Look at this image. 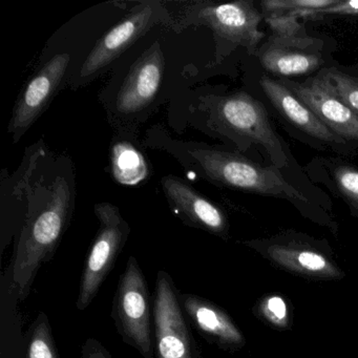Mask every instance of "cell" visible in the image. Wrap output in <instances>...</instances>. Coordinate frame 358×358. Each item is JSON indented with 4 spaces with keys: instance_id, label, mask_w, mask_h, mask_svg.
<instances>
[{
    "instance_id": "1",
    "label": "cell",
    "mask_w": 358,
    "mask_h": 358,
    "mask_svg": "<svg viewBox=\"0 0 358 358\" xmlns=\"http://www.w3.org/2000/svg\"><path fill=\"white\" fill-rule=\"evenodd\" d=\"M185 152L199 173L211 183L287 201L303 217L336 232L337 223L329 211L295 187V184L274 165H263L240 152L208 146L186 145Z\"/></svg>"
},
{
    "instance_id": "2",
    "label": "cell",
    "mask_w": 358,
    "mask_h": 358,
    "mask_svg": "<svg viewBox=\"0 0 358 358\" xmlns=\"http://www.w3.org/2000/svg\"><path fill=\"white\" fill-rule=\"evenodd\" d=\"M74 186L58 176L43 198H34L20 234L13 262V282L26 299L39 269L51 261L74 210Z\"/></svg>"
},
{
    "instance_id": "3",
    "label": "cell",
    "mask_w": 358,
    "mask_h": 358,
    "mask_svg": "<svg viewBox=\"0 0 358 358\" xmlns=\"http://www.w3.org/2000/svg\"><path fill=\"white\" fill-rule=\"evenodd\" d=\"M209 122L217 133L229 138L242 152L255 148L270 164L285 173H303L291 150L278 135L269 112L246 92L207 97Z\"/></svg>"
},
{
    "instance_id": "4",
    "label": "cell",
    "mask_w": 358,
    "mask_h": 358,
    "mask_svg": "<svg viewBox=\"0 0 358 358\" xmlns=\"http://www.w3.org/2000/svg\"><path fill=\"white\" fill-rule=\"evenodd\" d=\"M264 15L253 1L202 3L192 6L184 16V26L208 27L217 41V59H223L234 48H244L250 55L263 43L265 34L259 30Z\"/></svg>"
},
{
    "instance_id": "5",
    "label": "cell",
    "mask_w": 358,
    "mask_h": 358,
    "mask_svg": "<svg viewBox=\"0 0 358 358\" xmlns=\"http://www.w3.org/2000/svg\"><path fill=\"white\" fill-rule=\"evenodd\" d=\"M152 315L145 275L137 259L129 257L113 299L112 317L122 341L143 358L155 356Z\"/></svg>"
},
{
    "instance_id": "6",
    "label": "cell",
    "mask_w": 358,
    "mask_h": 358,
    "mask_svg": "<svg viewBox=\"0 0 358 358\" xmlns=\"http://www.w3.org/2000/svg\"><path fill=\"white\" fill-rule=\"evenodd\" d=\"M278 267L290 273L316 280H339L345 276L332 257L326 241L287 230L261 240L245 242Z\"/></svg>"
},
{
    "instance_id": "7",
    "label": "cell",
    "mask_w": 358,
    "mask_h": 358,
    "mask_svg": "<svg viewBox=\"0 0 358 358\" xmlns=\"http://www.w3.org/2000/svg\"><path fill=\"white\" fill-rule=\"evenodd\" d=\"M99 221L97 234L92 243L81 275L76 308L85 311L97 296L102 284L112 271L129 238L131 228L118 207L110 203L95 205Z\"/></svg>"
},
{
    "instance_id": "8",
    "label": "cell",
    "mask_w": 358,
    "mask_h": 358,
    "mask_svg": "<svg viewBox=\"0 0 358 358\" xmlns=\"http://www.w3.org/2000/svg\"><path fill=\"white\" fill-rule=\"evenodd\" d=\"M262 70L275 79L314 76L329 66L331 48L322 38L310 36H278L264 39L253 55Z\"/></svg>"
},
{
    "instance_id": "9",
    "label": "cell",
    "mask_w": 358,
    "mask_h": 358,
    "mask_svg": "<svg viewBox=\"0 0 358 358\" xmlns=\"http://www.w3.org/2000/svg\"><path fill=\"white\" fill-rule=\"evenodd\" d=\"M257 85L262 96L280 120L293 131L308 138V143L320 150H330L339 157L350 158L358 152L331 131L299 98L280 80L261 73Z\"/></svg>"
},
{
    "instance_id": "10",
    "label": "cell",
    "mask_w": 358,
    "mask_h": 358,
    "mask_svg": "<svg viewBox=\"0 0 358 358\" xmlns=\"http://www.w3.org/2000/svg\"><path fill=\"white\" fill-rule=\"evenodd\" d=\"M152 317L157 358H200L171 274L157 273Z\"/></svg>"
},
{
    "instance_id": "11",
    "label": "cell",
    "mask_w": 358,
    "mask_h": 358,
    "mask_svg": "<svg viewBox=\"0 0 358 358\" xmlns=\"http://www.w3.org/2000/svg\"><path fill=\"white\" fill-rule=\"evenodd\" d=\"M169 18L159 1H148L136 8L127 17L108 31L96 43L80 71L81 78H91L114 62L155 24Z\"/></svg>"
},
{
    "instance_id": "12",
    "label": "cell",
    "mask_w": 358,
    "mask_h": 358,
    "mask_svg": "<svg viewBox=\"0 0 358 358\" xmlns=\"http://www.w3.org/2000/svg\"><path fill=\"white\" fill-rule=\"evenodd\" d=\"M71 56L58 54L47 62L31 79L14 108L9 131L17 142L43 114L55 95L68 70Z\"/></svg>"
},
{
    "instance_id": "13",
    "label": "cell",
    "mask_w": 358,
    "mask_h": 358,
    "mask_svg": "<svg viewBox=\"0 0 358 358\" xmlns=\"http://www.w3.org/2000/svg\"><path fill=\"white\" fill-rule=\"evenodd\" d=\"M278 80L286 85L331 131L358 152V117L327 92L314 76L301 81Z\"/></svg>"
},
{
    "instance_id": "14",
    "label": "cell",
    "mask_w": 358,
    "mask_h": 358,
    "mask_svg": "<svg viewBox=\"0 0 358 358\" xmlns=\"http://www.w3.org/2000/svg\"><path fill=\"white\" fill-rule=\"evenodd\" d=\"M161 184L169 205L184 223L220 238H228L229 223L217 205L175 176H166Z\"/></svg>"
},
{
    "instance_id": "15",
    "label": "cell",
    "mask_w": 358,
    "mask_h": 358,
    "mask_svg": "<svg viewBox=\"0 0 358 358\" xmlns=\"http://www.w3.org/2000/svg\"><path fill=\"white\" fill-rule=\"evenodd\" d=\"M164 66V57L158 45L148 50L134 64L119 90L116 99L118 112L131 115L148 108L160 89Z\"/></svg>"
},
{
    "instance_id": "16",
    "label": "cell",
    "mask_w": 358,
    "mask_h": 358,
    "mask_svg": "<svg viewBox=\"0 0 358 358\" xmlns=\"http://www.w3.org/2000/svg\"><path fill=\"white\" fill-rule=\"evenodd\" d=\"M179 301L192 326L209 343L224 350H238L246 343L231 317L213 301L192 293H179Z\"/></svg>"
},
{
    "instance_id": "17",
    "label": "cell",
    "mask_w": 358,
    "mask_h": 358,
    "mask_svg": "<svg viewBox=\"0 0 358 358\" xmlns=\"http://www.w3.org/2000/svg\"><path fill=\"white\" fill-rule=\"evenodd\" d=\"M305 171L310 181L322 184L341 199L350 213L358 219V165L343 157H316Z\"/></svg>"
},
{
    "instance_id": "18",
    "label": "cell",
    "mask_w": 358,
    "mask_h": 358,
    "mask_svg": "<svg viewBox=\"0 0 358 358\" xmlns=\"http://www.w3.org/2000/svg\"><path fill=\"white\" fill-rule=\"evenodd\" d=\"M110 165L113 176L121 185H137L150 175V169L142 152L135 144L125 140H118L113 144Z\"/></svg>"
},
{
    "instance_id": "19",
    "label": "cell",
    "mask_w": 358,
    "mask_h": 358,
    "mask_svg": "<svg viewBox=\"0 0 358 358\" xmlns=\"http://www.w3.org/2000/svg\"><path fill=\"white\" fill-rule=\"evenodd\" d=\"M314 78L358 117V70L331 62Z\"/></svg>"
},
{
    "instance_id": "20",
    "label": "cell",
    "mask_w": 358,
    "mask_h": 358,
    "mask_svg": "<svg viewBox=\"0 0 358 358\" xmlns=\"http://www.w3.org/2000/svg\"><path fill=\"white\" fill-rule=\"evenodd\" d=\"M27 358H60L49 318L43 312L31 326Z\"/></svg>"
},
{
    "instance_id": "21",
    "label": "cell",
    "mask_w": 358,
    "mask_h": 358,
    "mask_svg": "<svg viewBox=\"0 0 358 358\" xmlns=\"http://www.w3.org/2000/svg\"><path fill=\"white\" fill-rule=\"evenodd\" d=\"M338 0H264L261 5L263 14H292L318 11L332 7Z\"/></svg>"
},
{
    "instance_id": "22",
    "label": "cell",
    "mask_w": 358,
    "mask_h": 358,
    "mask_svg": "<svg viewBox=\"0 0 358 358\" xmlns=\"http://www.w3.org/2000/svg\"><path fill=\"white\" fill-rule=\"evenodd\" d=\"M264 20L278 36H299L308 34L305 26L299 22V18L292 14H263Z\"/></svg>"
},
{
    "instance_id": "23",
    "label": "cell",
    "mask_w": 358,
    "mask_h": 358,
    "mask_svg": "<svg viewBox=\"0 0 358 358\" xmlns=\"http://www.w3.org/2000/svg\"><path fill=\"white\" fill-rule=\"evenodd\" d=\"M259 314H262L267 322L278 328L284 329L289 326L287 305L280 296L274 295L264 299L259 303Z\"/></svg>"
},
{
    "instance_id": "24",
    "label": "cell",
    "mask_w": 358,
    "mask_h": 358,
    "mask_svg": "<svg viewBox=\"0 0 358 358\" xmlns=\"http://www.w3.org/2000/svg\"><path fill=\"white\" fill-rule=\"evenodd\" d=\"M83 358H114L99 341L87 338L81 349Z\"/></svg>"
}]
</instances>
